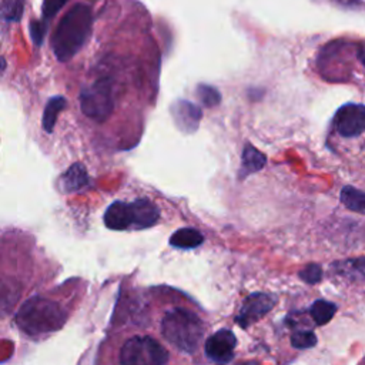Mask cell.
<instances>
[{"mask_svg":"<svg viewBox=\"0 0 365 365\" xmlns=\"http://www.w3.org/2000/svg\"><path fill=\"white\" fill-rule=\"evenodd\" d=\"M80 285L56 288L27 298L14 315L16 327L31 339L46 338L64 327L74 311Z\"/></svg>","mask_w":365,"mask_h":365,"instance_id":"obj_1","label":"cell"},{"mask_svg":"<svg viewBox=\"0 0 365 365\" xmlns=\"http://www.w3.org/2000/svg\"><path fill=\"white\" fill-rule=\"evenodd\" d=\"M91 10L86 4H74L58 21L51 37V48L61 63L71 60L91 33Z\"/></svg>","mask_w":365,"mask_h":365,"instance_id":"obj_2","label":"cell"},{"mask_svg":"<svg viewBox=\"0 0 365 365\" xmlns=\"http://www.w3.org/2000/svg\"><path fill=\"white\" fill-rule=\"evenodd\" d=\"M160 218V210L147 198L131 202L114 201L104 212V224L110 230H143L153 227Z\"/></svg>","mask_w":365,"mask_h":365,"instance_id":"obj_3","label":"cell"},{"mask_svg":"<svg viewBox=\"0 0 365 365\" xmlns=\"http://www.w3.org/2000/svg\"><path fill=\"white\" fill-rule=\"evenodd\" d=\"M163 336L182 352H194L202 338L204 327L201 319L184 308H173L165 312L161 321Z\"/></svg>","mask_w":365,"mask_h":365,"instance_id":"obj_4","label":"cell"},{"mask_svg":"<svg viewBox=\"0 0 365 365\" xmlns=\"http://www.w3.org/2000/svg\"><path fill=\"white\" fill-rule=\"evenodd\" d=\"M81 113L97 123L106 121L114 110V83L111 77H100L80 93Z\"/></svg>","mask_w":365,"mask_h":365,"instance_id":"obj_5","label":"cell"},{"mask_svg":"<svg viewBox=\"0 0 365 365\" xmlns=\"http://www.w3.org/2000/svg\"><path fill=\"white\" fill-rule=\"evenodd\" d=\"M167 349L148 335H134L123 342L118 351L120 365H165Z\"/></svg>","mask_w":365,"mask_h":365,"instance_id":"obj_6","label":"cell"},{"mask_svg":"<svg viewBox=\"0 0 365 365\" xmlns=\"http://www.w3.org/2000/svg\"><path fill=\"white\" fill-rule=\"evenodd\" d=\"M334 125L342 137L359 135L365 130V107L352 103L342 106L334 117Z\"/></svg>","mask_w":365,"mask_h":365,"instance_id":"obj_7","label":"cell"},{"mask_svg":"<svg viewBox=\"0 0 365 365\" xmlns=\"http://www.w3.org/2000/svg\"><path fill=\"white\" fill-rule=\"evenodd\" d=\"M274 304L275 298L272 295L265 292H254L244 299L235 321L241 328H248L251 324L269 312Z\"/></svg>","mask_w":365,"mask_h":365,"instance_id":"obj_8","label":"cell"},{"mask_svg":"<svg viewBox=\"0 0 365 365\" xmlns=\"http://www.w3.org/2000/svg\"><path fill=\"white\" fill-rule=\"evenodd\" d=\"M237 338L230 329H220L212 334L205 342V354L210 359L225 364L232 359Z\"/></svg>","mask_w":365,"mask_h":365,"instance_id":"obj_9","label":"cell"},{"mask_svg":"<svg viewBox=\"0 0 365 365\" xmlns=\"http://www.w3.org/2000/svg\"><path fill=\"white\" fill-rule=\"evenodd\" d=\"M174 117L177 124L187 133H192L197 130L200 118H201V110L185 100H180L177 101L175 107L173 108Z\"/></svg>","mask_w":365,"mask_h":365,"instance_id":"obj_10","label":"cell"},{"mask_svg":"<svg viewBox=\"0 0 365 365\" xmlns=\"http://www.w3.org/2000/svg\"><path fill=\"white\" fill-rule=\"evenodd\" d=\"M265 155L257 150L250 143H245L242 148V157H241V168H240V177L244 178L252 173L259 171L265 165Z\"/></svg>","mask_w":365,"mask_h":365,"instance_id":"obj_11","label":"cell"},{"mask_svg":"<svg viewBox=\"0 0 365 365\" xmlns=\"http://www.w3.org/2000/svg\"><path fill=\"white\" fill-rule=\"evenodd\" d=\"M88 184V174L81 164H73L60 180V185L66 192H74Z\"/></svg>","mask_w":365,"mask_h":365,"instance_id":"obj_12","label":"cell"},{"mask_svg":"<svg viewBox=\"0 0 365 365\" xmlns=\"http://www.w3.org/2000/svg\"><path fill=\"white\" fill-rule=\"evenodd\" d=\"M66 104L67 101L61 96H56L47 101L43 111V118H41V125L46 133H53L57 117L61 113V110L66 107Z\"/></svg>","mask_w":365,"mask_h":365,"instance_id":"obj_13","label":"cell"},{"mask_svg":"<svg viewBox=\"0 0 365 365\" xmlns=\"http://www.w3.org/2000/svg\"><path fill=\"white\" fill-rule=\"evenodd\" d=\"M202 241H204L202 234L194 228H180L170 238V244L173 247L184 248V250L195 248L200 244H202Z\"/></svg>","mask_w":365,"mask_h":365,"instance_id":"obj_14","label":"cell"},{"mask_svg":"<svg viewBox=\"0 0 365 365\" xmlns=\"http://www.w3.org/2000/svg\"><path fill=\"white\" fill-rule=\"evenodd\" d=\"M341 201L348 210H351L354 212L365 214V192L364 191H359L351 185H345L341 190Z\"/></svg>","mask_w":365,"mask_h":365,"instance_id":"obj_15","label":"cell"},{"mask_svg":"<svg viewBox=\"0 0 365 365\" xmlns=\"http://www.w3.org/2000/svg\"><path fill=\"white\" fill-rule=\"evenodd\" d=\"M335 312H336V305L325 299L315 301L309 308V315L317 325L328 324Z\"/></svg>","mask_w":365,"mask_h":365,"instance_id":"obj_16","label":"cell"},{"mask_svg":"<svg viewBox=\"0 0 365 365\" xmlns=\"http://www.w3.org/2000/svg\"><path fill=\"white\" fill-rule=\"evenodd\" d=\"M335 267L338 268V272L341 275H348L358 279L365 278V258L348 259V261L335 264Z\"/></svg>","mask_w":365,"mask_h":365,"instance_id":"obj_17","label":"cell"},{"mask_svg":"<svg viewBox=\"0 0 365 365\" xmlns=\"http://www.w3.org/2000/svg\"><path fill=\"white\" fill-rule=\"evenodd\" d=\"M24 0H4L0 6V17L7 21H19L23 16Z\"/></svg>","mask_w":365,"mask_h":365,"instance_id":"obj_18","label":"cell"},{"mask_svg":"<svg viewBox=\"0 0 365 365\" xmlns=\"http://www.w3.org/2000/svg\"><path fill=\"white\" fill-rule=\"evenodd\" d=\"M197 96L202 101V104L207 106V107H214L221 100V96H220L218 90L214 88L212 86H208V84H200L197 87Z\"/></svg>","mask_w":365,"mask_h":365,"instance_id":"obj_19","label":"cell"},{"mask_svg":"<svg viewBox=\"0 0 365 365\" xmlns=\"http://www.w3.org/2000/svg\"><path fill=\"white\" fill-rule=\"evenodd\" d=\"M291 344L294 348L307 349L317 344V336L311 331H295L291 335Z\"/></svg>","mask_w":365,"mask_h":365,"instance_id":"obj_20","label":"cell"},{"mask_svg":"<svg viewBox=\"0 0 365 365\" xmlns=\"http://www.w3.org/2000/svg\"><path fill=\"white\" fill-rule=\"evenodd\" d=\"M299 278L307 284H317L322 278V269L318 264H308L299 271Z\"/></svg>","mask_w":365,"mask_h":365,"instance_id":"obj_21","label":"cell"},{"mask_svg":"<svg viewBox=\"0 0 365 365\" xmlns=\"http://www.w3.org/2000/svg\"><path fill=\"white\" fill-rule=\"evenodd\" d=\"M68 0H43V17L51 19Z\"/></svg>","mask_w":365,"mask_h":365,"instance_id":"obj_22","label":"cell"},{"mask_svg":"<svg viewBox=\"0 0 365 365\" xmlns=\"http://www.w3.org/2000/svg\"><path fill=\"white\" fill-rule=\"evenodd\" d=\"M30 27H31V37H33V40L36 41L37 46H40L41 40L44 37V31H46L44 23L43 21H33L30 24Z\"/></svg>","mask_w":365,"mask_h":365,"instance_id":"obj_23","label":"cell"},{"mask_svg":"<svg viewBox=\"0 0 365 365\" xmlns=\"http://www.w3.org/2000/svg\"><path fill=\"white\" fill-rule=\"evenodd\" d=\"M4 66H6V64H4V60H3V58H0V73H1V71H3V68H4Z\"/></svg>","mask_w":365,"mask_h":365,"instance_id":"obj_24","label":"cell"},{"mask_svg":"<svg viewBox=\"0 0 365 365\" xmlns=\"http://www.w3.org/2000/svg\"><path fill=\"white\" fill-rule=\"evenodd\" d=\"M242 365H258V362H255V361H248V362H245V364H242Z\"/></svg>","mask_w":365,"mask_h":365,"instance_id":"obj_25","label":"cell"},{"mask_svg":"<svg viewBox=\"0 0 365 365\" xmlns=\"http://www.w3.org/2000/svg\"><path fill=\"white\" fill-rule=\"evenodd\" d=\"M362 63H364V66H365V56H362Z\"/></svg>","mask_w":365,"mask_h":365,"instance_id":"obj_26","label":"cell"}]
</instances>
